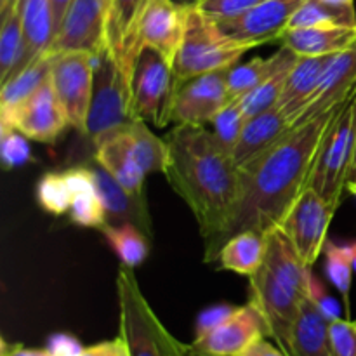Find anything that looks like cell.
I'll return each mask as SVG.
<instances>
[{"label": "cell", "instance_id": "obj_1", "mask_svg": "<svg viewBox=\"0 0 356 356\" xmlns=\"http://www.w3.org/2000/svg\"><path fill=\"white\" fill-rule=\"evenodd\" d=\"M165 179L190 207L205 240V263H216L240 200L242 177L226 148L205 125L176 124L165 138Z\"/></svg>", "mask_w": 356, "mask_h": 356}, {"label": "cell", "instance_id": "obj_2", "mask_svg": "<svg viewBox=\"0 0 356 356\" xmlns=\"http://www.w3.org/2000/svg\"><path fill=\"white\" fill-rule=\"evenodd\" d=\"M337 110L339 106L294 125L263 155L240 167L242 191L222 243L236 233L266 235L270 229L282 228L296 202L309 188L320 145Z\"/></svg>", "mask_w": 356, "mask_h": 356}, {"label": "cell", "instance_id": "obj_3", "mask_svg": "<svg viewBox=\"0 0 356 356\" xmlns=\"http://www.w3.org/2000/svg\"><path fill=\"white\" fill-rule=\"evenodd\" d=\"M256 44L238 42L221 30L218 21L202 13L197 6H188L186 28L183 42L174 59V75L177 82L232 68Z\"/></svg>", "mask_w": 356, "mask_h": 356}, {"label": "cell", "instance_id": "obj_4", "mask_svg": "<svg viewBox=\"0 0 356 356\" xmlns=\"http://www.w3.org/2000/svg\"><path fill=\"white\" fill-rule=\"evenodd\" d=\"M117 298L120 336L127 343L131 356H190L186 344L179 343L153 312L134 270L124 264L117 275Z\"/></svg>", "mask_w": 356, "mask_h": 356}, {"label": "cell", "instance_id": "obj_5", "mask_svg": "<svg viewBox=\"0 0 356 356\" xmlns=\"http://www.w3.org/2000/svg\"><path fill=\"white\" fill-rule=\"evenodd\" d=\"M356 152V87L334 115L316 155L309 188L337 211L351 179Z\"/></svg>", "mask_w": 356, "mask_h": 356}, {"label": "cell", "instance_id": "obj_6", "mask_svg": "<svg viewBox=\"0 0 356 356\" xmlns=\"http://www.w3.org/2000/svg\"><path fill=\"white\" fill-rule=\"evenodd\" d=\"M132 87L125 79L110 49L96 56L94 87L83 134L92 143L108 132L118 131L134 120Z\"/></svg>", "mask_w": 356, "mask_h": 356}, {"label": "cell", "instance_id": "obj_7", "mask_svg": "<svg viewBox=\"0 0 356 356\" xmlns=\"http://www.w3.org/2000/svg\"><path fill=\"white\" fill-rule=\"evenodd\" d=\"M177 90L174 68L155 49L138 54L132 72V113L153 127L163 129L172 122V104Z\"/></svg>", "mask_w": 356, "mask_h": 356}, {"label": "cell", "instance_id": "obj_8", "mask_svg": "<svg viewBox=\"0 0 356 356\" xmlns=\"http://www.w3.org/2000/svg\"><path fill=\"white\" fill-rule=\"evenodd\" d=\"M249 280V302L266 323L268 336L273 337L287 353L292 327L298 320L302 302L309 298V292L273 273L264 264Z\"/></svg>", "mask_w": 356, "mask_h": 356}, {"label": "cell", "instance_id": "obj_9", "mask_svg": "<svg viewBox=\"0 0 356 356\" xmlns=\"http://www.w3.org/2000/svg\"><path fill=\"white\" fill-rule=\"evenodd\" d=\"M94 66L96 56L89 52H56L51 59L52 87L65 108L70 127L80 132H86L94 87Z\"/></svg>", "mask_w": 356, "mask_h": 356}, {"label": "cell", "instance_id": "obj_10", "mask_svg": "<svg viewBox=\"0 0 356 356\" xmlns=\"http://www.w3.org/2000/svg\"><path fill=\"white\" fill-rule=\"evenodd\" d=\"M113 0H75L49 52L80 51L99 56L108 49V19Z\"/></svg>", "mask_w": 356, "mask_h": 356}, {"label": "cell", "instance_id": "obj_11", "mask_svg": "<svg viewBox=\"0 0 356 356\" xmlns=\"http://www.w3.org/2000/svg\"><path fill=\"white\" fill-rule=\"evenodd\" d=\"M0 127L16 129L31 141L54 143L70 122L51 76L10 113L0 115Z\"/></svg>", "mask_w": 356, "mask_h": 356}, {"label": "cell", "instance_id": "obj_12", "mask_svg": "<svg viewBox=\"0 0 356 356\" xmlns=\"http://www.w3.org/2000/svg\"><path fill=\"white\" fill-rule=\"evenodd\" d=\"M334 214L336 209L330 207L315 190L308 188L282 225V229L287 233L301 259L309 268L318 261L329 242L327 233Z\"/></svg>", "mask_w": 356, "mask_h": 356}, {"label": "cell", "instance_id": "obj_13", "mask_svg": "<svg viewBox=\"0 0 356 356\" xmlns=\"http://www.w3.org/2000/svg\"><path fill=\"white\" fill-rule=\"evenodd\" d=\"M268 336L264 320L252 305L236 306L235 312L193 343L186 344L190 356H240L250 344Z\"/></svg>", "mask_w": 356, "mask_h": 356}, {"label": "cell", "instance_id": "obj_14", "mask_svg": "<svg viewBox=\"0 0 356 356\" xmlns=\"http://www.w3.org/2000/svg\"><path fill=\"white\" fill-rule=\"evenodd\" d=\"M226 76L228 68L177 82L172 104L174 124H211L216 115L232 101L228 96Z\"/></svg>", "mask_w": 356, "mask_h": 356}, {"label": "cell", "instance_id": "obj_15", "mask_svg": "<svg viewBox=\"0 0 356 356\" xmlns=\"http://www.w3.org/2000/svg\"><path fill=\"white\" fill-rule=\"evenodd\" d=\"M188 6L176 0H149L139 21L138 52L149 47L174 65L186 28Z\"/></svg>", "mask_w": 356, "mask_h": 356}, {"label": "cell", "instance_id": "obj_16", "mask_svg": "<svg viewBox=\"0 0 356 356\" xmlns=\"http://www.w3.org/2000/svg\"><path fill=\"white\" fill-rule=\"evenodd\" d=\"M302 2L305 0H263L247 13L218 23L221 30L235 40L249 42L259 47L266 42L278 40Z\"/></svg>", "mask_w": 356, "mask_h": 356}, {"label": "cell", "instance_id": "obj_17", "mask_svg": "<svg viewBox=\"0 0 356 356\" xmlns=\"http://www.w3.org/2000/svg\"><path fill=\"white\" fill-rule=\"evenodd\" d=\"M356 87V42L337 52L327 65L315 94L294 125L306 124L323 113L336 110L348 99Z\"/></svg>", "mask_w": 356, "mask_h": 356}, {"label": "cell", "instance_id": "obj_18", "mask_svg": "<svg viewBox=\"0 0 356 356\" xmlns=\"http://www.w3.org/2000/svg\"><path fill=\"white\" fill-rule=\"evenodd\" d=\"M94 162L134 195H145L148 174L139 165L125 127L108 132L94 141Z\"/></svg>", "mask_w": 356, "mask_h": 356}, {"label": "cell", "instance_id": "obj_19", "mask_svg": "<svg viewBox=\"0 0 356 356\" xmlns=\"http://www.w3.org/2000/svg\"><path fill=\"white\" fill-rule=\"evenodd\" d=\"M149 0H113L108 19V49L118 68L131 82L138 58L139 21Z\"/></svg>", "mask_w": 356, "mask_h": 356}, {"label": "cell", "instance_id": "obj_20", "mask_svg": "<svg viewBox=\"0 0 356 356\" xmlns=\"http://www.w3.org/2000/svg\"><path fill=\"white\" fill-rule=\"evenodd\" d=\"M92 170L97 191H99L104 212H106V225L131 222L153 240V225L148 205H146V195H134L127 191L97 163L92 167Z\"/></svg>", "mask_w": 356, "mask_h": 356}, {"label": "cell", "instance_id": "obj_21", "mask_svg": "<svg viewBox=\"0 0 356 356\" xmlns=\"http://www.w3.org/2000/svg\"><path fill=\"white\" fill-rule=\"evenodd\" d=\"M278 40L301 58L334 56L355 44L356 26L285 28Z\"/></svg>", "mask_w": 356, "mask_h": 356}, {"label": "cell", "instance_id": "obj_22", "mask_svg": "<svg viewBox=\"0 0 356 356\" xmlns=\"http://www.w3.org/2000/svg\"><path fill=\"white\" fill-rule=\"evenodd\" d=\"M292 127L294 125L289 122V118L282 113L278 106L270 108V110L263 111L256 117L247 118L242 136L233 148V159H235L238 169L263 155L278 139L284 138Z\"/></svg>", "mask_w": 356, "mask_h": 356}, {"label": "cell", "instance_id": "obj_23", "mask_svg": "<svg viewBox=\"0 0 356 356\" xmlns=\"http://www.w3.org/2000/svg\"><path fill=\"white\" fill-rule=\"evenodd\" d=\"M330 59L332 56H322V58H301L299 56L296 65L292 66L291 73L285 80L280 99L277 103V106L292 125L298 122L306 104L315 94Z\"/></svg>", "mask_w": 356, "mask_h": 356}, {"label": "cell", "instance_id": "obj_24", "mask_svg": "<svg viewBox=\"0 0 356 356\" xmlns=\"http://www.w3.org/2000/svg\"><path fill=\"white\" fill-rule=\"evenodd\" d=\"M21 24H23V54L10 75L23 70L51 49L56 37V21L51 2L21 0Z\"/></svg>", "mask_w": 356, "mask_h": 356}, {"label": "cell", "instance_id": "obj_25", "mask_svg": "<svg viewBox=\"0 0 356 356\" xmlns=\"http://www.w3.org/2000/svg\"><path fill=\"white\" fill-rule=\"evenodd\" d=\"M65 174L73 195L68 212L72 222L83 228H103L106 225V212L97 191L92 167H72L65 170Z\"/></svg>", "mask_w": 356, "mask_h": 356}, {"label": "cell", "instance_id": "obj_26", "mask_svg": "<svg viewBox=\"0 0 356 356\" xmlns=\"http://www.w3.org/2000/svg\"><path fill=\"white\" fill-rule=\"evenodd\" d=\"M289 356H332L329 341V320L312 299L301 306L289 341Z\"/></svg>", "mask_w": 356, "mask_h": 356}, {"label": "cell", "instance_id": "obj_27", "mask_svg": "<svg viewBox=\"0 0 356 356\" xmlns=\"http://www.w3.org/2000/svg\"><path fill=\"white\" fill-rule=\"evenodd\" d=\"M266 254V235L257 232H242L229 236L219 250V268L242 277H252L261 270Z\"/></svg>", "mask_w": 356, "mask_h": 356}, {"label": "cell", "instance_id": "obj_28", "mask_svg": "<svg viewBox=\"0 0 356 356\" xmlns=\"http://www.w3.org/2000/svg\"><path fill=\"white\" fill-rule=\"evenodd\" d=\"M294 56L298 54L289 51L287 47H282L280 51L275 52L270 58L256 56V58L242 63V65H233L232 68H228V76H226L229 99H240L247 92L256 89L261 82H264L268 76L273 75L282 65H285Z\"/></svg>", "mask_w": 356, "mask_h": 356}, {"label": "cell", "instance_id": "obj_29", "mask_svg": "<svg viewBox=\"0 0 356 356\" xmlns=\"http://www.w3.org/2000/svg\"><path fill=\"white\" fill-rule=\"evenodd\" d=\"M51 52L31 61L2 83L0 90V115H7L31 96L51 76Z\"/></svg>", "mask_w": 356, "mask_h": 356}, {"label": "cell", "instance_id": "obj_30", "mask_svg": "<svg viewBox=\"0 0 356 356\" xmlns=\"http://www.w3.org/2000/svg\"><path fill=\"white\" fill-rule=\"evenodd\" d=\"M23 54L21 0H2L0 24V80L6 82Z\"/></svg>", "mask_w": 356, "mask_h": 356}, {"label": "cell", "instance_id": "obj_31", "mask_svg": "<svg viewBox=\"0 0 356 356\" xmlns=\"http://www.w3.org/2000/svg\"><path fill=\"white\" fill-rule=\"evenodd\" d=\"M101 232L124 266L134 270L148 259L152 238L136 225H106L101 228Z\"/></svg>", "mask_w": 356, "mask_h": 356}, {"label": "cell", "instance_id": "obj_32", "mask_svg": "<svg viewBox=\"0 0 356 356\" xmlns=\"http://www.w3.org/2000/svg\"><path fill=\"white\" fill-rule=\"evenodd\" d=\"M125 132L131 139L132 149H134L143 170L146 174L165 172L167 156H169L165 139L153 134L148 122L141 120V118H134L131 124L125 125Z\"/></svg>", "mask_w": 356, "mask_h": 356}, {"label": "cell", "instance_id": "obj_33", "mask_svg": "<svg viewBox=\"0 0 356 356\" xmlns=\"http://www.w3.org/2000/svg\"><path fill=\"white\" fill-rule=\"evenodd\" d=\"M356 26L355 7H334L322 0H305L287 28Z\"/></svg>", "mask_w": 356, "mask_h": 356}, {"label": "cell", "instance_id": "obj_34", "mask_svg": "<svg viewBox=\"0 0 356 356\" xmlns=\"http://www.w3.org/2000/svg\"><path fill=\"white\" fill-rule=\"evenodd\" d=\"M298 58L299 56H294L292 59H289V61L285 63V65H282L273 75L268 76L264 82H261L256 89H252L250 92H247L245 96L240 97V104H242V110L247 118L256 117V115L277 106L278 99H280L282 96V90H284L285 80H287L289 73H291L292 66L296 65Z\"/></svg>", "mask_w": 356, "mask_h": 356}, {"label": "cell", "instance_id": "obj_35", "mask_svg": "<svg viewBox=\"0 0 356 356\" xmlns=\"http://www.w3.org/2000/svg\"><path fill=\"white\" fill-rule=\"evenodd\" d=\"M325 273L327 278L330 280V284L336 287V291L339 292L341 298H343L344 309H346V315L350 318L351 315V302H350V292H351V282H353V261H351V252L350 245L336 242H327L325 249Z\"/></svg>", "mask_w": 356, "mask_h": 356}, {"label": "cell", "instance_id": "obj_36", "mask_svg": "<svg viewBox=\"0 0 356 356\" xmlns=\"http://www.w3.org/2000/svg\"><path fill=\"white\" fill-rule=\"evenodd\" d=\"M72 188L65 172H47L37 184V200L44 211L63 216L72 207Z\"/></svg>", "mask_w": 356, "mask_h": 356}, {"label": "cell", "instance_id": "obj_37", "mask_svg": "<svg viewBox=\"0 0 356 356\" xmlns=\"http://www.w3.org/2000/svg\"><path fill=\"white\" fill-rule=\"evenodd\" d=\"M212 124V132L216 138L222 143L228 149H232L238 143L240 136H242L243 127L247 124V117L242 110L240 99H232L218 115L214 117Z\"/></svg>", "mask_w": 356, "mask_h": 356}, {"label": "cell", "instance_id": "obj_38", "mask_svg": "<svg viewBox=\"0 0 356 356\" xmlns=\"http://www.w3.org/2000/svg\"><path fill=\"white\" fill-rule=\"evenodd\" d=\"M0 159L6 169H14L31 162V148L28 138L16 129L0 127Z\"/></svg>", "mask_w": 356, "mask_h": 356}, {"label": "cell", "instance_id": "obj_39", "mask_svg": "<svg viewBox=\"0 0 356 356\" xmlns=\"http://www.w3.org/2000/svg\"><path fill=\"white\" fill-rule=\"evenodd\" d=\"M329 341L332 356H356V322L350 318L329 322Z\"/></svg>", "mask_w": 356, "mask_h": 356}, {"label": "cell", "instance_id": "obj_40", "mask_svg": "<svg viewBox=\"0 0 356 356\" xmlns=\"http://www.w3.org/2000/svg\"><path fill=\"white\" fill-rule=\"evenodd\" d=\"M263 0H197L195 6L214 21H226L252 9Z\"/></svg>", "mask_w": 356, "mask_h": 356}, {"label": "cell", "instance_id": "obj_41", "mask_svg": "<svg viewBox=\"0 0 356 356\" xmlns=\"http://www.w3.org/2000/svg\"><path fill=\"white\" fill-rule=\"evenodd\" d=\"M309 299L315 302L316 308L320 309V313H322L329 322H334V320L341 318L339 302H337L336 299L327 292L325 285H323L315 275H313L312 287H309Z\"/></svg>", "mask_w": 356, "mask_h": 356}, {"label": "cell", "instance_id": "obj_42", "mask_svg": "<svg viewBox=\"0 0 356 356\" xmlns=\"http://www.w3.org/2000/svg\"><path fill=\"white\" fill-rule=\"evenodd\" d=\"M235 308L236 306L218 305V306H211V308L204 309L197 318V325H195V337L204 336V334H207L209 330H212L214 327H218L219 323L225 322V320L235 312Z\"/></svg>", "mask_w": 356, "mask_h": 356}, {"label": "cell", "instance_id": "obj_43", "mask_svg": "<svg viewBox=\"0 0 356 356\" xmlns=\"http://www.w3.org/2000/svg\"><path fill=\"white\" fill-rule=\"evenodd\" d=\"M80 356H131V351H129V346L124 337L118 336L115 339L103 341V343L83 348Z\"/></svg>", "mask_w": 356, "mask_h": 356}, {"label": "cell", "instance_id": "obj_44", "mask_svg": "<svg viewBox=\"0 0 356 356\" xmlns=\"http://www.w3.org/2000/svg\"><path fill=\"white\" fill-rule=\"evenodd\" d=\"M49 351L54 356H80L83 348L80 346L79 341L66 334H56L49 341Z\"/></svg>", "mask_w": 356, "mask_h": 356}, {"label": "cell", "instance_id": "obj_45", "mask_svg": "<svg viewBox=\"0 0 356 356\" xmlns=\"http://www.w3.org/2000/svg\"><path fill=\"white\" fill-rule=\"evenodd\" d=\"M240 356H289L282 350L280 346H275L273 343L263 337V339L256 341L254 344H250L245 351Z\"/></svg>", "mask_w": 356, "mask_h": 356}, {"label": "cell", "instance_id": "obj_46", "mask_svg": "<svg viewBox=\"0 0 356 356\" xmlns=\"http://www.w3.org/2000/svg\"><path fill=\"white\" fill-rule=\"evenodd\" d=\"M0 356H54L49 350H37V348H24L21 344L2 343Z\"/></svg>", "mask_w": 356, "mask_h": 356}, {"label": "cell", "instance_id": "obj_47", "mask_svg": "<svg viewBox=\"0 0 356 356\" xmlns=\"http://www.w3.org/2000/svg\"><path fill=\"white\" fill-rule=\"evenodd\" d=\"M52 6V13H54V21H56V33H58L59 26H61L63 19H65L66 13H68V9L72 7V3L75 2V0H49Z\"/></svg>", "mask_w": 356, "mask_h": 356}, {"label": "cell", "instance_id": "obj_48", "mask_svg": "<svg viewBox=\"0 0 356 356\" xmlns=\"http://www.w3.org/2000/svg\"><path fill=\"white\" fill-rule=\"evenodd\" d=\"M322 2L329 3L334 7H355L353 0H322Z\"/></svg>", "mask_w": 356, "mask_h": 356}, {"label": "cell", "instance_id": "obj_49", "mask_svg": "<svg viewBox=\"0 0 356 356\" xmlns=\"http://www.w3.org/2000/svg\"><path fill=\"white\" fill-rule=\"evenodd\" d=\"M350 245V252H351V261H353V268L356 271V240H353V242L348 243Z\"/></svg>", "mask_w": 356, "mask_h": 356}, {"label": "cell", "instance_id": "obj_50", "mask_svg": "<svg viewBox=\"0 0 356 356\" xmlns=\"http://www.w3.org/2000/svg\"><path fill=\"white\" fill-rule=\"evenodd\" d=\"M346 191H350V193L353 195V197L356 198V179H351L350 183H348V188H346Z\"/></svg>", "mask_w": 356, "mask_h": 356}, {"label": "cell", "instance_id": "obj_51", "mask_svg": "<svg viewBox=\"0 0 356 356\" xmlns=\"http://www.w3.org/2000/svg\"><path fill=\"white\" fill-rule=\"evenodd\" d=\"M176 2L181 3V6H195L197 0H176Z\"/></svg>", "mask_w": 356, "mask_h": 356}, {"label": "cell", "instance_id": "obj_52", "mask_svg": "<svg viewBox=\"0 0 356 356\" xmlns=\"http://www.w3.org/2000/svg\"><path fill=\"white\" fill-rule=\"evenodd\" d=\"M351 179H356V152H355V162H353V170H351ZM350 179V181H351Z\"/></svg>", "mask_w": 356, "mask_h": 356}, {"label": "cell", "instance_id": "obj_53", "mask_svg": "<svg viewBox=\"0 0 356 356\" xmlns=\"http://www.w3.org/2000/svg\"><path fill=\"white\" fill-rule=\"evenodd\" d=\"M355 322H356V320H355Z\"/></svg>", "mask_w": 356, "mask_h": 356}]
</instances>
